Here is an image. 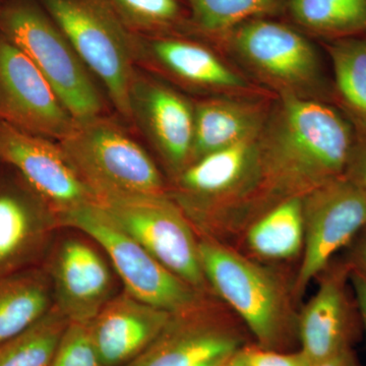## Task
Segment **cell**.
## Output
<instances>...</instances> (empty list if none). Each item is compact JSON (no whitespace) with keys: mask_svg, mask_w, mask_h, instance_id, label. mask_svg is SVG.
Instances as JSON below:
<instances>
[{"mask_svg":"<svg viewBox=\"0 0 366 366\" xmlns=\"http://www.w3.org/2000/svg\"><path fill=\"white\" fill-rule=\"evenodd\" d=\"M354 239H357V243L354 247L352 259L349 262V264L366 273V225L361 229Z\"/></svg>","mask_w":366,"mask_h":366,"instance_id":"obj_32","label":"cell"},{"mask_svg":"<svg viewBox=\"0 0 366 366\" xmlns=\"http://www.w3.org/2000/svg\"><path fill=\"white\" fill-rule=\"evenodd\" d=\"M170 312L132 297H112L91 322L92 339L104 366L129 363L157 338Z\"/></svg>","mask_w":366,"mask_h":366,"instance_id":"obj_18","label":"cell"},{"mask_svg":"<svg viewBox=\"0 0 366 366\" xmlns=\"http://www.w3.org/2000/svg\"><path fill=\"white\" fill-rule=\"evenodd\" d=\"M50 366H104L94 345L89 324L69 322Z\"/></svg>","mask_w":366,"mask_h":366,"instance_id":"obj_28","label":"cell"},{"mask_svg":"<svg viewBox=\"0 0 366 366\" xmlns=\"http://www.w3.org/2000/svg\"><path fill=\"white\" fill-rule=\"evenodd\" d=\"M249 244L255 254L268 259L295 257L305 244L302 197L277 204L249 232Z\"/></svg>","mask_w":366,"mask_h":366,"instance_id":"obj_23","label":"cell"},{"mask_svg":"<svg viewBox=\"0 0 366 366\" xmlns=\"http://www.w3.org/2000/svg\"><path fill=\"white\" fill-rule=\"evenodd\" d=\"M0 34L35 64L76 122L104 114L93 74L43 7L32 0L9 2L0 9Z\"/></svg>","mask_w":366,"mask_h":366,"instance_id":"obj_4","label":"cell"},{"mask_svg":"<svg viewBox=\"0 0 366 366\" xmlns=\"http://www.w3.org/2000/svg\"><path fill=\"white\" fill-rule=\"evenodd\" d=\"M354 125V124H353ZM355 139L345 175L366 197V127L354 125Z\"/></svg>","mask_w":366,"mask_h":366,"instance_id":"obj_30","label":"cell"},{"mask_svg":"<svg viewBox=\"0 0 366 366\" xmlns=\"http://www.w3.org/2000/svg\"><path fill=\"white\" fill-rule=\"evenodd\" d=\"M349 273V264L333 269L300 315V350L312 365L353 349L357 331L347 295Z\"/></svg>","mask_w":366,"mask_h":366,"instance_id":"obj_17","label":"cell"},{"mask_svg":"<svg viewBox=\"0 0 366 366\" xmlns=\"http://www.w3.org/2000/svg\"><path fill=\"white\" fill-rule=\"evenodd\" d=\"M43 9L98 78L112 105L131 122L129 90L137 69L139 36L112 0H41Z\"/></svg>","mask_w":366,"mask_h":366,"instance_id":"obj_3","label":"cell"},{"mask_svg":"<svg viewBox=\"0 0 366 366\" xmlns=\"http://www.w3.org/2000/svg\"><path fill=\"white\" fill-rule=\"evenodd\" d=\"M199 252L207 281L242 317L257 347L280 351L287 338L285 314L272 278L218 243L199 242Z\"/></svg>","mask_w":366,"mask_h":366,"instance_id":"obj_8","label":"cell"},{"mask_svg":"<svg viewBox=\"0 0 366 366\" xmlns=\"http://www.w3.org/2000/svg\"><path fill=\"white\" fill-rule=\"evenodd\" d=\"M244 355L247 366H312L301 350L284 353L257 347L244 348Z\"/></svg>","mask_w":366,"mask_h":366,"instance_id":"obj_29","label":"cell"},{"mask_svg":"<svg viewBox=\"0 0 366 366\" xmlns=\"http://www.w3.org/2000/svg\"><path fill=\"white\" fill-rule=\"evenodd\" d=\"M54 307L45 269L32 267L0 278V343L18 336Z\"/></svg>","mask_w":366,"mask_h":366,"instance_id":"obj_21","label":"cell"},{"mask_svg":"<svg viewBox=\"0 0 366 366\" xmlns=\"http://www.w3.org/2000/svg\"><path fill=\"white\" fill-rule=\"evenodd\" d=\"M59 227H69L90 236L105 250L125 292L170 314L197 310V289L173 274L134 238L108 218L94 202L59 216Z\"/></svg>","mask_w":366,"mask_h":366,"instance_id":"obj_5","label":"cell"},{"mask_svg":"<svg viewBox=\"0 0 366 366\" xmlns=\"http://www.w3.org/2000/svg\"><path fill=\"white\" fill-rule=\"evenodd\" d=\"M113 6L132 32L156 36L174 25L180 16L177 0H112Z\"/></svg>","mask_w":366,"mask_h":366,"instance_id":"obj_27","label":"cell"},{"mask_svg":"<svg viewBox=\"0 0 366 366\" xmlns=\"http://www.w3.org/2000/svg\"><path fill=\"white\" fill-rule=\"evenodd\" d=\"M271 107L269 96L218 95L194 101L190 163L243 139L259 136Z\"/></svg>","mask_w":366,"mask_h":366,"instance_id":"obj_20","label":"cell"},{"mask_svg":"<svg viewBox=\"0 0 366 366\" xmlns=\"http://www.w3.org/2000/svg\"><path fill=\"white\" fill-rule=\"evenodd\" d=\"M302 204L305 254L295 283L298 295L366 225L365 194L345 174L308 192Z\"/></svg>","mask_w":366,"mask_h":366,"instance_id":"obj_9","label":"cell"},{"mask_svg":"<svg viewBox=\"0 0 366 366\" xmlns=\"http://www.w3.org/2000/svg\"><path fill=\"white\" fill-rule=\"evenodd\" d=\"M224 366H245L244 348L233 354Z\"/></svg>","mask_w":366,"mask_h":366,"instance_id":"obj_35","label":"cell"},{"mask_svg":"<svg viewBox=\"0 0 366 366\" xmlns=\"http://www.w3.org/2000/svg\"><path fill=\"white\" fill-rule=\"evenodd\" d=\"M45 269L51 281L54 307L69 322L89 324L112 298L109 267L85 240H61L52 249Z\"/></svg>","mask_w":366,"mask_h":366,"instance_id":"obj_14","label":"cell"},{"mask_svg":"<svg viewBox=\"0 0 366 366\" xmlns=\"http://www.w3.org/2000/svg\"><path fill=\"white\" fill-rule=\"evenodd\" d=\"M57 143L96 199L168 194L148 152L105 114L76 122Z\"/></svg>","mask_w":366,"mask_h":366,"instance_id":"obj_2","label":"cell"},{"mask_svg":"<svg viewBox=\"0 0 366 366\" xmlns=\"http://www.w3.org/2000/svg\"><path fill=\"white\" fill-rule=\"evenodd\" d=\"M227 35L231 51L279 96L322 100L326 88L319 55L295 29L261 18L245 21Z\"/></svg>","mask_w":366,"mask_h":366,"instance_id":"obj_6","label":"cell"},{"mask_svg":"<svg viewBox=\"0 0 366 366\" xmlns=\"http://www.w3.org/2000/svg\"><path fill=\"white\" fill-rule=\"evenodd\" d=\"M95 204L173 274L197 290L206 287L199 242L169 194L96 199Z\"/></svg>","mask_w":366,"mask_h":366,"instance_id":"obj_7","label":"cell"},{"mask_svg":"<svg viewBox=\"0 0 366 366\" xmlns=\"http://www.w3.org/2000/svg\"><path fill=\"white\" fill-rule=\"evenodd\" d=\"M202 32L224 36L245 21L273 14L282 0H187Z\"/></svg>","mask_w":366,"mask_h":366,"instance_id":"obj_26","label":"cell"},{"mask_svg":"<svg viewBox=\"0 0 366 366\" xmlns=\"http://www.w3.org/2000/svg\"><path fill=\"white\" fill-rule=\"evenodd\" d=\"M0 162L14 168L57 218L96 201L60 144L0 120Z\"/></svg>","mask_w":366,"mask_h":366,"instance_id":"obj_11","label":"cell"},{"mask_svg":"<svg viewBox=\"0 0 366 366\" xmlns=\"http://www.w3.org/2000/svg\"><path fill=\"white\" fill-rule=\"evenodd\" d=\"M137 36V66L164 72L194 90L225 96L269 95L199 43L162 35Z\"/></svg>","mask_w":366,"mask_h":366,"instance_id":"obj_15","label":"cell"},{"mask_svg":"<svg viewBox=\"0 0 366 366\" xmlns=\"http://www.w3.org/2000/svg\"><path fill=\"white\" fill-rule=\"evenodd\" d=\"M312 366H360L353 349H346Z\"/></svg>","mask_w":366,"mask_h":366,"instance_id":"obj_33","label":"cell"},{"mask_svg":"<svg viewBox=\"0 0 366 366\" xmlns=\"http://www.w3.org/2000/svg\"><path fill=\"white\" fill-rule=\"evenodd\" d=\"M69 322L53 307L25 332L0 343V366H50Z\"/></svg>","mask_w":366,"mask_h":366,"instance_id":"obj_25","label":"cell"},{"mask_svg":"<svg viewBox=\"0 0 366 366\" xmlns=\"http://www.w3.org/2000/svg\"><path fill=\"white\" fill-rule=\"evenodd\" d=\"M129 102L131 122L177 177L192 157L194 102L139 66L132 78Z\"/></svg>","mask_w":366,"mask_h":366,"instance_id":"obj_13","label":"cell"},{"mask_svg":"<svg viewBox=\"0 0 366 366\" xmlns=\"http://www.w3.org/2000/svg\"><path fill=\"white\" fill-rule=\"evenodd\" d=\"M236 352H237V351H236ZM233 354L216 356V357L209 358V360H204L203 362L199 363V365L194 366H224Z\"/></svg>","mask_w":366,"mask_h":366,"instance_id":"obj_34","label":"cell"},{"mask_svg":"<svg viewBox=\"0 0 366 366\" xmlns=\"http://www.w3.org/2000/svg\"><path fill=\"white\" fill-rule=\"evenodd\" d=\"M355 129L326 101L278 96L259 137L255 178L262 194L302 197L345 174Z\"/></svg>","mask_w":366,"mask_h":366,"instance_id":"obj_1","label":"cell"},{"mask_svg":"<svg viewBox=\"0 0 366 366\" xmlns=\"http://www.w3.org/2000/svg\"><path fill=\"white\" fill-rule=\"evenodd\" d=\"M56 227L47 202L20 173L0 163V278L35 267Z\"/></svg>","mask_w":366,"mask_h":366,"instance_id":"obj_12","label":"cell"},{"mask_svg":"<svg viewBox=\"0 0 366 366\" xmlns=\"http://www.w3.org/2000/svg\"><path fill=\"white\" fill-rule=\"evenodd\" d=\"M349 280H350L351 288H352L356 305H357L358 312L360 315L361 325L365 330L366 337V273L350 266Z\"/></svg>","mask_w":366,"mask_h":366,"instance_id":"obj_31","label":"cell"},{"mask_svg":"<svg viewBox=\"0 0 366 366\" xmlns=\"http://www.w3.org/2000/svg\"><path fill=\"white\" fill-rule=\"evenodd\" d=\"M245 366H247V361H245Z\"/></svg>","mask_w":366,"mask_h":366,"instance_id":"obj_36","label":"cell"},{"mask_svg":"<svg viewBox=\"0 0 366 366\" xmlns=\"http://www.w3.org/2000/svg\"><path fill=\"white\" fill-rule=\"evenodd\" d=\"M289 9L301 26L331 40L366 34V0H289Z\"/></svg>","mask_w":366,"mask_h":366,"instance_id":"obj_24","label":"cell"},{"mask_svg":"<svg viewBox=\"0 0 366 366\" xmlns=\"http://www.w3.org/2000/svg\"><path fill=\"white\" fill-rule=\"evenodd\" d=\"M0 120L59 142L76 120L30 59L0 34Z\"/></svg>","mask_w":366,"mask_h":366,"instance_id":"obj_10","label":"cell"},{"mask_svg":"<svg viewBox=\"0 0 366 366\" xmlns=\"http://www.w3.org/2000/svg\"><path fill=\"white\" fill-rule=\"evenodd\" d=\"M259 134L187 166L177 175L174 201L180 208L199 211L236 192L249 178L254 179Z\"/></svg>","mask_w":366,"mask_h":366,"instance_id":"obj_19","label":"cell"},{"mask_svg":"<svg viewBox=\"0 0 366 366\" xmlns=\"http://www.w3.org/2000/svg\"><path fill=\"white\" fill-rule=\"evenodd\" d=\"M197 310L172 314L157 338L127 366H194L242 348L234 330Z\"/></svg>","mask_w":366,"mask_h":366,"instance_id":"obj_16","label":"cell"},{"mask_svg":"<svg viewBox=\"0 0 366 366\" xmlns=\"http://www.w3.org/2000/svg\"><path fill=\"white\" fill-rule=\"evenodd\" d=\"M335 95L354 125L366 127V34L330 41Z\"/></svg>","mask_w":366,"mask_h":366,"instance_id":"obj_22","label":"cell"},{"mask_svg":"<svg viewBox=\"0 0 366 366\" xmlns=\"http://www.w3.org/2000/svg\"><path fill=\"white\" fill-rule=\"evenodd\" d=\"M0 163H1V162H0Z\"/></svg>","mask_w":366,"mask_h":366,"instance_id":"obj_37","label":"cell"}]
</instances>
